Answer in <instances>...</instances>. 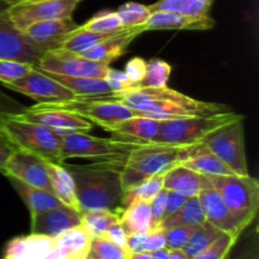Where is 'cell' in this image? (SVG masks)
Listing matches in <instances>:
<instances>
[{"mask_svg": "<svg viewBox=\"0 0 259 259\" xmlns=\"http://www.w3.org/2000/svg\"><path fill=\"white\" fill-rule=\"evenodd\" d=\"M161 120L143 115H134L114 126L110 132L114 138L137 144L152 143L158 134Z\"/></svg>", "mask_w": 259, "mask_h": 259, "instance_id": "23", "label": "cell"}, {"mask_svg": "<svg viewBox=\"0 0 259 259\" xmlns=\"http://www.w3.org/2000/svg\"><path fill=\"white\" fill-rule=\"evenodd\" d=\"M77 27L78 24L72 18H62L35 22L28 25L23 32L34 42L46 46L48 50H53L60 47L65 35Z\"/></svg>", "mask_w": 259, "mask_h": 259, "instance_id": "21", "label": "cell"}, {"mask_svg": "<svg viewBox=\"0 0 259 259\" xmlns=\"http://www.w3.org/2000/svg\"><path fill=\"white\" fill-rule=\"evenodd\" d=\"M215 0H158L148 5L152 12H176L189 17H206Z\"/></svg>", "mask_w": 259, "mask_h": 259, "instance_id": "32", "label": "cell"}, {"mask_svg": "<svg viewBox=\"0 0 259 259\" xmlns=\"http://www.w3.org/2000/svg\"><path fill=\"white\" fill-rule=\"evenodd\" d=\"M20 115L47 126L60 137L77 133H89L94 128V124L91 121L77 114L62 110V109L51 108L45 104L28 106L27 110Z\"/></svg>", "mask_w": 259, "mask_h": 259, "instance_id": "14", "label": "cell"}, {"mask_svg": "<svg viewBox=\"0 0 259 259\" xmlns=\"http://www.w3.org/2000/svg\"><path fill=\"white\" fill-rule=\"evenodd\" d=\"M238 239H239V237L222 233V235L210 247H207L206 249L200 252L199 254L191 259H224L230 252V249L234 247Z\"/></svg>", "mask_w": 259, "mask_h": 259, "instance_id": "39", "label": "cell"}, {"mask_svg": "<svg viewBox=\"0 0 259 259\" xmlns=\"http://www.w3.org/2000/svg\"><path fill=\"white\" fill-rule=\"evenodd\" d=\"M53 239L56 245L62 249L70 259H86L90 254L93 238L89 235L82 225L72 228Z\"/></svg>", "mask_w": 259, "mask_h": 259, "instance_id": "29", "label": "cell"}, {"mask_svg": "<svg viewBox=\"0 0 259 259\" xmlns=\"http://www.w3.org/2000/svg\"><path fill=\"white\" fill-rule=\"evenodd\" d=\"M248 240H249V242H248L244 247L240 248V250H234V247H233L224 259H255L257 258L258 257L257 232H254L253 237Z\"/></svg>", "mask_w": 259, "mask_h": 259, "instance_id": "47", "label": "cell"}, {"mask_svg": "<svg viewBox=\"0 0 259 259\" xmlns=\"http://www.w3.org/2000/svg\"><path fill=\"white\" fill-rule=\"evenodd\" d=\"M169 253L171 250L167 248H162V249H157L152 252V259H169Z\"/></svg>", "mask_w": 259, "mask_h": 259, "instance_id": "52", "label": "cell"}, {"mask_svg": "<svg viewBox=\"0 0 259 259\" xmlns=\"http://www.w3.org/2000/svg\"><path fill=\"white\" fill-rule=\"evenodd\" d=\"M104 238H106L108 240H110L113 244H115L116 247L120 248L121 250L128 254V249H126V239H128V235H126L125 230L121 227L120 222H116L106 230V233L104 234Z\"/></svg>", "mask_w": 259, "mask_h": 259, "instance_id": "49", "label": "cell"}, {"mask_svg": "<svg viewBox=\"0 0 259 259\" xmlns=\"http://www.w3.org/2000/svg\"><path fill=\"white\" fill-rule=\"evenodd\" d=\"M119 220V214L113 210L96 209L82 212V225L91 238L104 237L106 230Z\"/></svg>", "mask_w": 259, "mask_h": 259, "instance_id": "33", "label": "cell"}, {"mask_svg": "<svg viewBox=\"0 0 259 259\" xmlns=\"http://www.w3.org/2000/svg\"><path fill=\"white\" fill-rule=\"evenodd\" d=\"M212 189L244 229L255 220L259 207V182L250 176H207Z\"/></svg>", "mask_w": 259, "mask_h": 259, "instance_id": "5", "label": "cell"}, {"mask_svg": "<svg viewBox=\"0 0 259 259\" xmlns=\"http://www.w3.org/2000/svg\"><path fill=\"white\" fill-rule=\"evenodd\" d=\"M187 197L176 191H168L167 190V201H166V217L176 212L186 202ZM164 217V218H166Z\"/></svg>", "mask_w": 259, "mask_h": 259, "instance_id": "50", "label": "cell"}, {"mask_svg": "<svg viewBox=\"0 0 259 259\" xmlns=\"http://www.w3.org/2000/svg\"><path fill=\"white\" fill-rule=\"evenodd\" d=\"M82 0H28L8 5V13L15 27L24 30L28 25L40 20L72 18Z\"/></svg>", "mask_w": 259, "mask_h": 259, "instance_id": "12", "label": "cell"}, {"mask_svg": "<svg viewBox=\"0 0 259 259\" xmlns=\"http://www.w3.org/2000/svg\"><path fill=\"white\" fill-rule=\"evenodd\" d=\"M119 222L126 235L141 234L153 229L151 205L146 201H137L119 212Z\"/></svg>", "mask_w": 259, "mask_h": 259, "instance_id": "27", "label": "cell"}, {"mask_svg": "<svg viewBox=\"0 0 259 259\" xmlns=\"http://www.w3.org/2000/svg\"><path fill=\"white\" fill-rule=\"evenodd\" d=\"M197 196H199L202 209H204L206 222H209L223 233L235 235V237L242 235L245 229L235 219V217L228 209V206L223 201L220 195L215 191V189L210 187V189L204 190Z\"/></svg>", "mask_w": 259, "mask_h": 259, "instance_id": "19", "label": "cell"}, {"mask_svg": "<svg viewBox=\"0 0 259 259\" xmlns=\"http://www.w3.org/2000/svg\"><path fill=\"white\" fill-rule=\"evenodd\" d=\"M142 247L143 252H154L166 248V235L162 228H153L149 232L142 233Z\"/></svg>", "mask_w": 259, "mask_h": 259, "instance_id": "43", "label": "cell"}, {"mask_svg": "<svg viewBox=\"0 0 259 259\" xmlns=\"http://www.w3.org/2000/svg\"><path fill=\"white\" fill-rule=\"evenodd\" d=\"M181 166L192 169L205 176H224L235 175L222 159L218 158L201 143L192 144L190 154L181 161Z\"/></svg>", "mask_w": 259, "mask_h": 259, "instance_id": "24", "label": "cell"}, {"mask_svg": "<svg viewBox=\"0 0 259 259\" xmlns=\"http://www.w3.org/2000/svg\"><path fill=\"white\" fill-rule=\"evenodd\" d=\"M172 67L166 61L153 58L146 63V73L142 80V88H164L171 76Z\"/></svg>", "mask_w": 259, "mask_h": 259, "instance_id": "37", "label": "cell"}, {"mask_svg": "<svg viewBox=\"0 0 259 259\" xmlns=\"http://www.w3.org/2000/svg\"><path fill=\"white\" fill-rule=\"evenodd\" d=\"M121 24L124 28H133L143 25L151 15L148 5H143L141 3L129 2L120 5L116 10Z\"/></svg>", "mask_w": 259, "mask_h": 259, "instance_id": "38", "label": "cell"}, {"mask_svg": "<svg viewBox=\"0 0 259 259\" xmlns=\"http://www.w3.org/2000/svg\"><path fill=\"white\" fill-rule=\"evenodd\" d=\"M7 89L27 95L37 101V104L61 103L75 98V94L58 81L51 77L48 73L32 68L27 75L12 82L3 83Z\"/></svg>", "mask_w": 259, "mask_h": 259, "instance_id": "13", "label": "cell"}, {"mask_svg": "<svg viewBox=\"0 0 259 259\" xmlns=\"http://www.w3.org/2000/svg\"><path fill=\"white\" fill-rule=\"evenodd\" d=\"M137 143L116 138H98L89 133L62 137L63 159L86 158L99 163H111L123 167Z\"/></svg>", "mask_w": 259, "mask_h": 259, "instance_id": "6", "label": "cell"}, {"mask_svg": "<svg viewBox=\"0 0 259 259\" xmlns=\"http://www.w3.org/2000/svg\"><path fill=\"white\" fill-rule=\"evenodd\" d=\"M45 105L77 114L88 119L91 123L98 124L106 132H111L114 126L118 125L119 123L136 115L132 109L121 104L120 101L111 100L108 94L75 96L71 100L61 101V103H48Z\"/></svg>", "mask_w": 259, "mask_h": 259, "instance_id": "8", "label": "cell"}, {"mask_svg": "<svg viewBox=\"0 0 259 259\" xmlns=\"http://www.w3.org/2000/svg\"><path fill=\"white\" fill-rule=\"evenodd\" d=\"M3 259H70L53 238L30 234L10 240Z\"/></svg>", "mask_w": 259, "mask_h": 259, "instance_id": "16", "label": "cell"}, {"mask_svg": "<svg viewBox=\"0 0 259 259\" xmlns=\"http://www.w3.org/2000/svg\"><path fill=\"white\" fill-rule=\"evenodd\" d=\"M215 25L210 15L189 17L176 12H152L147 22L142 25L147 30H207Z\"/></svg>", "mask_w": 259, "mask_h": 259, "instance_id": "20", "label": "cell"}, {"mask_svg": "<svg viewBox=\"0 0 259 259\" xmlns=\"http://www.w3.org/2000/svg\"><path fill=\"white\" fill-rule=\"evenodd\" d=\"M30 219H32L30 234L57 238L67 230L81 225L82 212L76 211L62 204L47 211L32 215Z\"/></svg>", "mask_w": 259, "mask_h": 259, "instance_id": "17", "label": "cell"}, {"mask_svg": "<svg viewBox=\"0 0 259 259\" xmlns=\"http://www.w3.org/2000/svg\"><path fill=\"white\" fill-rule=\"evenodd\" d=\"M128 259H152L151 252H139L128 254Z\"/></svg>", "mask_w": 259, "mask_h": 259, "instance_id": "53", "label": "cell"}, {"mask_svg": "<svg viewBox=\"0 0 259 259\" xmlns=\"http://www.w3.org/2000/svg\"><path fill=\"white\" fill-rule=\"evenodd\" d=\"M3 175L7 177H14L33 187L52 192L46 161L29 152L15 149L8 161Z\"/></svg>", "mask_w": 259, "mask_h": 259, "instance_id": "15", "label": "cell"}, {"mask_svg": "<svg viewBox=\"0 0 259 259\" xmlns=\"http://www.w3.org/2000/svg\"><path fill=\"white\" fill-rule=\"evenodd\" d=\"M72 176L76 187V196L81 212L88 210L106 209L115 211L120 205L121 168L111 163L65 164Z\"/></svg>", "mask_w": 259, "mask_h": 259, "instance_id": "2", "label": "cell"}, {"mask_svg": "<svg viewBox=\"0 0 259 259\" xmlns=\"http://www.w3.org/2000/svg\"><path fill=\"white\" fill-rule=\"evenodd\" d=\"M205 222L206 218L199 196H191L187 197L181 209L174 214L167 215L159 224V228L167 230L172 227H199Z\"/></svg>", "mask_w": 259, "mask_h": 259, "instance_id": "28", "label": "cell"}, {"mask_svg": "<svg viewBox=\"0 0 259 259\" xmlns=\"http://www.w3.org/2000/svg\"><path fill=\"white\" fill-rule=\"evenodd\" d=\"M86 259H96V258H94L93 255H91V254H89V255H88V258H86Z\"/></svg>", "mask_w": 259, "mask_h": 259, "instance_id": "56", "label": "cell"}, {"mask_svg": "<svg viewBox=\"0 0 259 259\" xmlns=\"http://www.w3.org/2000/svg\"><path fill=\"white\" fill-rule=\"evenodd\" d=\"M234 111L210 116H190V118L161 120L158 134L152 143L171 146H192L200 143L209 133L239 118Z\"/></svg>", "mask_w": 259, "mask_h": 259, "instance_id": "7", "label": "cell"}, {"mask_svg": "<svg viewBox=\"0 0 259 259\" xmlns=\"http://www.w3.org/2000/svg\"><path fill=\"white\" fill-rule=\"evenodd\" d=\"M111 100L120 101L136 113V115L148 116L156 120L190 118V116H210L232 111L224 104L206 103L164 88H136L108 94Z\"/></svg>", "mask_w": 259, "mask_h": 259, "instance_id": "1", "label": "cell"}, {"mask_svg": "<svg viewBox=\"0 0 259 259\" xmlns=\"http://www.w3.org/2000/svg\"><path fill=\"white\" fill-rule=\"evenodd\" d=\"M32 68H34V66L29 63L0 58V82L7 83L18 80L27 75Z\"/></svg>", "mask_w": 259, "mask_h": 259, "instance_id": "41", "label": "cell"}, {"mask_svg": "<svg viewBox=\"0 0 259 259\" xmlns=\"http://www.w3.org/2000/svg\"><path fill=\"white\" fill-rule=\"evenodd\" d=\"M166 201H167V190H161L156 195L153 200L149 202L151 205V215H152V225L153 228H158L162 220L166 217Z\"/></svg>", "mask_w": 259, "mask_h": 259, "instance_id": "45", "label": "cell"}, {"mask_svg": "<svg viewBox=\"0 0 259 259\" xmlns=\"http://www.w3.org/2000/svg\"><path fill=\"white\" fill-rule=\"evenodd\" d=\"M90 254L96 259H128V254L104 237L91 240Z\"/></svg>", "mask_w": 259, "mask_h": 259, "instance_id": "40", "label": "cell"}, {"mask_svg": "<svg viewBox=\"0 0 259 259\" xmlns=\"http://www.w3.org/2000/svg\"><path fill=\"white\" fill-rule=\"evenodd\" d=\"M35 68L55 75L105 78L110 65L91 61L80 53L57 47L46 51L38 61Z\"/></svg>", "mask_w": 259, "mask_h": 259, "instance_id": "11", "label": "cell"}, {"mask_svg": "<svg viewBox=\"0 0 259 259\" xmlns=\"http://www.w3.org/2000/svg\"><path fill=\"white\" fill-rule=\"evenodd\" d=\"M28 106L15 100L12 96L7 95L4 91L0 90V123L4 118L10 115H20L27 110Z\"/></svg>", "mask_w": 259, "mask_h": 259, "instance_id": "44", "label": "cell"}, {"mask_svg": "<svg viewBox=\"0 0 259 259\" xmlns=\"http://www.w3.org/2000/svg\"><path fill=\"white\" fill-rule=\"evenodd\" d=\"M169 259H189V258H187V255L185 254L181 249H175V250H171V253H169Z\"/></svg>", "mask_w": 259, "mask_h": 259, "instance_id": "54", "label": "cell"}, {"mask_svg": "<svg viewBox=\"0 0 259 259\" xmlns=\"http://www.w3.org/2000/svg\"><path fill=\"white\" fill-rule=\"evenodd\" d=\"M46 51H48L46 46L32 40L15 27L8 13V5L0 0V58L29 63L35 67Z\"/></svg>", "mask_w": 259, "mask_h": 259, "instance_id": "10", "label": "cell"}, {"mask_svg": "<svg viewBox=\"0 0 259 259\" xmlns=\"http://www.w3.org/2000/svg\"><path fill=\"white\" fill-rule=\"evenodd\" d=\"M255 259H259V257H257V258H255Z\"/></svg>", "mask_w": 259, "mask_h": 259, "instance_id": "57", "label": "cell"}, {"mask_svg": "<svg viewBox=\"0 0 259 259\" xmlns=\"http://www.w3.org/2000/svg\"><path fill=\"white\" fill-rule=\"evenodd\" d=\"M48 73V72H46ZM52 78L72 91L76 96H93L103 95L111 93L108 81L100 77H72V76H62L48 73Z\"/></svg>", "mask_w": 259, "mask_h": 259, "instance_id": "30", "label": "cell"}, {"mask_svg": "<svg viewBox=\"0 0 259 259\" xmlns=\"http://www.w3.org/2000/svg\"><path fill=\"white\" fill-rule=\"evenodd\" d=\"M211 182L205 175L195 172L186 167L175 166L163 176V189L176 191L186 197L197 196L204 190L210 189Z\"/></svg>", "mask_w": 259, "mask_h": 259, "instance_id": "22", "label": "cell"}, {"mask_svg": "<svg viewBox=\"0 0 259 259\" xmlns=\"http://www.w3.org/2000/svg\"><path fill=\"white\" fill-rule=\"evenodd\" d=\"M142 33H144L142 25L133 28H124L119 32L109 34L108 37L100 40L98 45H95L85 52L80 53V55L91 61L110 65L116 58L125 55L131 43Z\"/></svg>", "mask_w": 259, "mask_h": 259, "instance_id": "18", "label": "cell"}, {"mask_svg": "<svg viewBox=\"0 0 259 259\" xmlns=\"http://www.w3.org/2000/svg\"><path fill=\"white\" fill-rule=\"evenodd\" d=\"M191 151V146L147 143L133 148L121 168V187L128 190L139 182L168 172L179 166Z\"/></svg>", "mask_w": 259, "mask_h": 259, "instance_id": "3", "label": "cell"}, {"mask_svg": "<svg viewBox=\"0 0 259 259\" xmlns=\"http://www.w3.org/2000/svg\"><path fill=\"white\" fill-rule=\"evenodd\" d=\"M105 80L108 81L109 86L111 89V93L114 91H123L126 89L136 88L133 82L129 80V77L126 76V73L124 71H118L114 70V68H109L108 73L105 76Z\"/></svg>", "mask_w": 259, "mask_h": 259, "instance_id": "46", "label": "cell"}, {"mask_svg": "<svg viewBox=\"0 0 259 259\" xmlns=\"http://www.w3.org/2000/svg\"><path fill=\"white\" fill-rule=\"evenodd\" d=\"M222 233L223 232H220L218 228L210 224L209 222H205L204 224L199 225L194 230V233L181 250L187 255V258L191 259L199 254L200 252L206 249L207 247H210L222 235Z\"/></svg>", "mask_w": 259, "mask_h": 259, "instance_id": "34", "label": "cell"}, {"mask_svg": "<svg viewBox=\"0 0 259 259\" xmlns=\"http://www.w3.org/2000/svg\"><path fill=\"white\" fill-rule=\"evenodd\" d=\"M8 180L10 181L12 186L14 187L17 194L20 196V199L23 200L25 206L28 207L30 217L62 205V202L52 192L30 186V185L24 184V182L19 181L14 177H8Z\"/></svg>", "mask_w": 259, "mask_h": 259, "instance_id": "26", "label": "cell"}, {"mask_svg": "<svg viewBox=\"0 0 259 259\" xmlns=\"http://www.w3.org/2000/svg\"><path fill=\"white\" fill-rule=\"evenodd\" d=\"M80 27L82 29L100 33V34H113V33L124 29L118 13L111 12V10H103V12L98 13Z\"/></svg>", "mask_w": 259, "mask_h": 259, "instance_id": "36", "label": "cell"}, {"mask_svg": "<svg viewBox=\"0 0 259 259\" xmlns=\"http://www.w3.org/2000/svg\"><path fill=\"white\" fill-rule=\"evenodd\" d=\"M46 167H47L48 175H50L53 195L63 205L81 212L80 204H78L77 196H76L75 182H73L70 172L65 168L63 164L53 163V162L46 161Z\"/></svg>", "mask_w": 259, "mask_h": 259, "instance_id": "25", "label": "cell"}, {"mask_svg": "<svg viewBox=\"0 0 259 259\" xmlns=\"http://www.w3.org/2000/svg\"><path fill=\"white\" fill-rule=\"evenodd\" d=\"M109 34H100V33H94L90 32V30L82 29L78 25L76 29H73L72 32L67 33L65 35L60 47L71 51V52L82 53L85 51L90 50L95 45H98L100 40H103Z\"/></svg>", "mask_w": 259, "mask_h": 259, "instance_id": "35", "label": "cell"}, {"mask_svg": "<svg viewBox=\"0 0 259 259\" xmlns=\"http://www.w3.org/2000/svg\"><path fill=\"white\" fill-rule=\"evenodd\" d=\"M7 5H13L17 4V3H23V2H28V0H3Z\"/></svg>", "mask_w": 259, "mask_h": 259, "instance_id": "55", "label": "cell"}, {"mask_svg": "<svg viewBox=\"0 0 259 259\" xmlns=\"http://www.w3.org/2000/svg\"><path fill=\"white\" fill-rule=\"evenodd\" d=\"M196 228L197 227H172L164 230L167 249H182Z\"/></svg>", "mask_w": 259, "mask_h": 259, "instance_id": "42", "label": "cell"}, {"mask_svg": "<svg viewBox=\"0 0 259 259\" xmlns=\"http://www.w3.org/2000/svg\"><path fill=\"white\" fill-rule=\"evenodd\" d=\"M146 61L141 57H134L129 61L125 65V70L124 72L129 77V80L134 83L136 86L141 85L142 80L146 73Z\"/></svg>", "mask_w": 259, "mask_h": 259, "instance_id": "48", "label": "cell"}, {"mask_svg": "<svg viewBox=\"0 0 259 259\" xmlns=\"http://www.w3.org/2000/svg\"><path fill=\"white\" fill-rule=\"evenodd\" d=\"M15 149L17 148L8 141L7 137H5L4 134L0 133V172H2V174L3 171H4L9 158L12 157V154L14 153Z\"/></svg>", "mask_w": 259, "mask_h": 259, "instance_id": "51", "label": "cell"}, {"mask_svg": "<svg viewBox=\"0 0 259 259\" xmlns=\"http://www.w3.org/2000/svg\"><path fill=\"white\" fill-rule=\"evenodd\" d=\"M0 133L17 149L29 152L42 159L62 164V137L47 126L23 115L7 116L0 123Z\"/></svg>", "mask_w": 259, "mask_h": 259, "instance_id": "4", "label": "cell"}, {"mask_svg": "<svg viewBox=\"0 0 259 259\" xmlns=\"http://www.w3.org/2000/svg\"><path fill=\"white\" fill-rule=\"evenodd\" d=\"M163 176L164 175L149 177V179L137 184L136 186L131 187L128 190H124L120 199V205H119V207L115 211L119 214L120 210L125 209L126 206L137 201L151 202L156 197V195L161 190H163Z\"/></svg>", "mask_w": 259, "mask_h": 259, "instance_id": "31", "label": "cell"}, {"mask_svg": "<svg viewBox=\"0 0 259 259\" xmlns=\"http://www.w3.org/2000/svg\"><path fill=\"white\" fill-rule=\"evenodd\" d=\"M200 143L222 159L235 175L249 176L244 144V116L224 124L207 134Z\"/></svg>", "mask_w": 259, "mask_h": 259, "instance_id": "9", "label": "cell"}]
</instances>
